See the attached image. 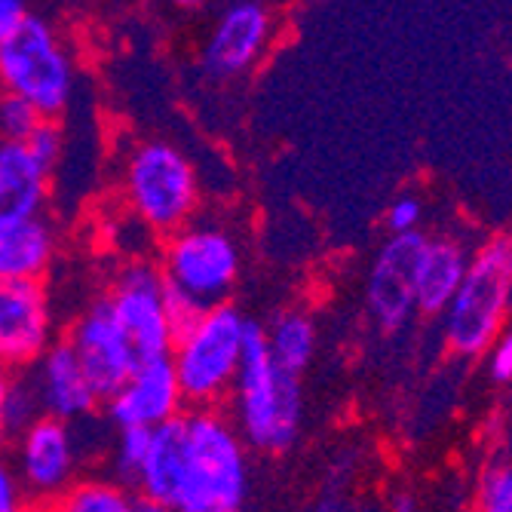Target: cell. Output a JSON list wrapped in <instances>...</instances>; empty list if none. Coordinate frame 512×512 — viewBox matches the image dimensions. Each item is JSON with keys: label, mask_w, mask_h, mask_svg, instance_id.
I'll return each instance as SVG.
<instances>
[{"label": "cell", "mask_w": 512, "mask_h": 512, "mask_svg": "<svg viewBox=\"0 0 512 512\" xmlns=\"http://www.w3.org/2000/svg\"><path fill=\"white\" fill-rule=\"evenodd\" d=\"M10 387H13V371L0 365V448L10 439V424H7V402H10Z\"/></svg>", "instance_id": "cell-30"}, {"label": "cell", "mask_w": 512, "mask_h": 512, "mask_svg": "<svg viewBox=\"0 0 512 512\" xmlns=\"http://www.w3.org/2000/svg\"><path fill=\"white\" fill-rule=\"evenodd\" d=\"M77 77V56L62 28L28 10L0 50V96H13L43 120L59 123L77 92Z\"/></svg>", "instance_id": "cell-5"}, {"label": "cell", "mask_w": 512, "mask_h": 512, "mask_svg": "<svg viewBox=\"0 0 512 512\" xmlns=\"http://www.w3.org/2000/svg\"><path fill=\"white\" fill-rule=\"evenodd\" d=\"M40 512H142V500L111 476H80Z\"/></svg>", "instance_id": "cell-20"}, {"label": "cell", "mask_w": 512, "mask_h": 512, "mask_svg": "<svg viewBox=\"0 0 512 512\" xmlns=\"http://www.w3.org/2000/svg\"><path fill=\"white\" fill-rule=\"evenodd\" d=\"M512 298V240L488 243L470 264L448 304L445 335L454 353L479 356L500 338Z\"/></svg>", "instance_id": "cell-7"}, {"label": "cell", "mask_w": 512, "mask_h": 512, "mask_svg": "<svg viewBox=\"0 0 512 512\" xmlns=\"http://www.w3.org/2000/svg\"><path fill=\"white\" fill-rule=\"evenodd\" d=\"M10 460L25 491L46 506L80 479L86 457L80 451L74 424L40 414L37 421L13 436Z\"/></svg>", "instance_id": "cell-10"}, {"label": "cell", "mask_w": 512, "mask_h": 512, "mask_svg": "<svg viewBox=\"0 0 512 512\" xmlns=\"http://www.w3.org/2000/svg\"><path fill=\"white\" fill-rule=\"evenodd\" d=\"M40 417V405L34 396V387L28 381V375H13V387H10V402H7V424H10V439L25 430L31 421Z\"/></svg>", "instance_id": "cell-24"}, {"label": "cell", "mask_w": 512, "mask_h": 512, "mask_svg": "<svg viewBox=\"0 0 512 512\" xmlns=\"http://www.w3.org/2000/svg\"><path fill=\"white\" fill-rule=\"evenodd\" d=\"M509 71H512V59H509Z\"/></svg>", "instance_id": "cell-34"}, {"label": "cell", "mask_w": 512, "mask_h": 512, "mask_svg": "<svg viewBox=\"0 0 512 512\" xmlns=\"http://www.w3.org/2000/svg\"><path fill=\"white\" fill-rule=\"evenodd\" d=\"M227 402L234 405L230 424L237 427L246 448L283 454L295 445L304 421V387L301 378L289 375L270 359L261 322L249 319L243 365Z\"/></svg>", "instance_id": "cell-3"}, {"label": "cell", "mask_w": 512, "mask_h": 512, "mask_svg": "<svg viewBox=\"0 0 512 512\" xmlns=\"http://www.w3.org/2000/svg\"><path fill=\"white\" fill-rule=\"evenodd\" d=\"M482 512H512V467H497L485 476Z\"/></svg>", "instance_id": "cell-26"}, {"label": "cell", "mask_w": 512, "mask_h": 512, "mask_svg": "<svg viewBox=\"0 0 512 512\" xmlns=\"http://www.w3.org/2000/svg\"><path fill=\"white\" fill-rule=\"evenodd\" d=\"M491 378L500 384L512 381V329L506 335H500V341L494 344L491 353Z\"/></svg>", "instance_id": "cell-28"}, {"label": "cell", "mask_w": 512, "mask_h": 512, "mask_svg": "<svg viewBox=\"0 0 512 512\" xmlns=\"http://www.w3.org/2000/svg\"><path fill=\"white\" fill-rule=\"evenodd\" d=\"M111 307L120 332L126 335L135 365L166 359L175 341V322L166 298V286L157 261L148 258H132L126 261L114 279L108 292L102 295Z\"/></svg>", "instance_id": "cell-8"}, {"label": "cell", "mask_w": 512, "mask_h": 512, "mask_svg": "<svg viewBox=\"0 0 512 512\" xmlns=\"http://www.w3.org/2000/svg\"><path fill=\"white\" fill-rule=\"evenodd\" d=\"M157 267L178 332L197 313L230 304V295L243 276L240 234L221 218L197 215L163 240Z\"/></svg>", "instance_id": "cell-2"}, {"label": "cell", "mask_w": 512, "mask_h": 512, "mask_svg": "<svg viewBox=\"0 0 512 512\" xmlns=\"http://www.w3.org/2000/svg\"><path fill=\"white\" fill-rule=\"evenodd\" d=\"M56 255H59V230L46 215L0 227V286L43 283V276L50 273Z\"/></svg>", "instance_id": "cell-16"}, {"label": "cell", "mask_w": 512, "mask_h": 512, "mask_svg": "<svg viewBox=\"0 0 512 512\" xmlns=\"http://www.w3.org/2000/svg\"><path fill=\"white\" fill-rule=\"evenodd\" d=\"M56 313L43 283L0 286V365L13 375L34 368L56 344Z\"/></svg>", "instance_id": "cell-11"}, {"label": "cell", "mask_w": 512, "mask_h": 512, "mask_svg": "<svg viewBox=\"0 0 512 512\" xmlns=\"http://www.w3.org/2000/svg\"><path fill=\"white\" fill-rule=\"evenodd\" d=\"M249 319L234 304L197 313L175 332L169 362L188 408H221L230 399L246 353Z\"/></svg>", "instance_id": "cell-4"}, {"label": "cell", "mask_w": 512, "mask_h": 512, "mask_svg": "<svg viewBox=\"0 0 512 512\" xmlns=\"http://www.w3.org/2000/svg\"><path fill=\"white\" fill-rule=\"evenodd\" d=\"M467 255L451 240H427L421 264H417V289H414V307L436 316L448 310L451 298L457 295L463 276H467Z\"/></svg>", "instance_id": "cell-18"}, {"label": "cell", "mask_w": 512, "mask_h": 512, "mask_svg": "<svg viewBox=\"0 0 512 512\" xmlns=\"http://www.w3.org/2000/svg\"><path fill=\"white\" fill-rule=\"evenodd\" d=\"M40 123H43V117L31 105L19 102L13 96H0V142L22 145V142H28V135Z\"/></svg>", "instance_id": "cell-22"}, {"label": "cell", "mask_w": 512, "mask_h": 512, "mask_svg": "<svg viewBox=\"0 0 512 512\" xmlns=\"http://www.w3.org/2000/svg\"><path fill=\"white\" fill-rule=\"evenodd\" d=\"M142 512H172V509H163V506H151V503H142Z\"/></svg>", "instance_id": "cell-33"}, {"label": "cell", "mask_w": 512, "mask_h": 512, "mask_svg": "<svg viewBox=\"0 0 512 512\" xmlns=\"http://www.w3.org/2000/svg\"><path fill=\"white\" fill-rule=\"evenodd\" d=\"M43 506L25 491L10 454L0 448V512H40Z\"/></svg>", "instance_id": "cell-25"}, {"label": "cell", "mask_w": 512, "mask_h": 512, "mask_svg": "<svg viewBox=\"0 0 512 512\" xmlns=\"http://www.w3.org/2000/svg\"><path fill=\"white\" fill-rule=\"evenodd\" d=\"M279 19L273 7L240 0L218 13L200 46V71L212 83H234L249 77L273 50Z\"/></svg>", "instance_id": "cell-9"}, {"label": "cell", "mask_w": 512, "mask_h": 512, "mask_svg": "<svg viewBox=\"0 0 512 512\" xmlns=\"http://www.w3.org/2000/svg\"><path fill=\"white\" fill-rule=\"evenodd\" d=\"M65 341L77 353L83 371L89 375L102 402L132 375V368H135L132 347L126 335L120 332V325L111 307L105 304V298H96L71 322Z\"/></svg>", "instance_id": "cell-14"}, {"label": "cell", "mask_w": 512, "mask_h": 512, "mask_svg": "<svg viewBox=\"0 0 512 512\" xmlns=\"http://www.w3.org/2000/svg\"><path fill=\"white\" fill-rule=\"evenodd\" d=\"M53 172H46L25 145L0 142V227L43 215Z\"/></svg>", "instance_id": "cell-17"}, {"label": "cell", "mask_w": 512, "mask_h": 512, "mask_svg": "<svg viewBox=\"0 0 512 512\" xmlns=\"http://www.w3.org/2000/svg\"><path fill=\"white\" fill-rule=\"evenodd\" d=\"M123 197L129 218L151 237H172L200 212V175L175 142L145 138L123 160Z\"/></svg>", "instance_id": "cell-6"}, {"label": "cell", "mask_w": 512, "mask_h": 512, "mask_svg": "<svg viewBox=\"0 0 512 512\" xmlns=\"http://www.w3.org/2000/svg\"><path fill=\"white\" fill-rule=\"evenodd\" d=\"M427 237L417 234L393 237L381 246L375 264L368 270L365 283V301L368 313L384 332H399L408 322L414 307V289H417V264H421Z\"/></svg>", "instance_id": "cell-13"}, {"label": "cell", "mask_w": 512, "mask_h": 512, "mask_svg": "<svg viewBox=\"0 0 512 512\" xmlns=\"http://www.w3.org/2000/svg\"><path fill=\"white\" fill-rule=\"evenodd\" d=\"M390 512H417V497L411 491H396L390 500Z\"/></svg>", "instance_id": "cell-31"}, {"label": "cell", "mask_w": 512, "mask_h": 512, "mask_svg": "<svg viewBox=\"0 0 512 512\" xmlns=\"http://www.w3.org/2000/svg\"><path fill=\"white\" fill-rule=\"evenodd\" d=\"M424 206L414 197H399L390 203L387 209V227L393 237H405V234H417V224H421Z\"/></svg>", "instance_id": "cell-27"}, {"label": "cell", "mask_w": 512, "mask_h": 512, "mask_svg": "<svg viewBox=\"0 0 512 512\" xmlns=\"http://www.w3.org/2000/svg\"><path fill=\"white\" fill-rule=\"evenodd\" d=\"M249 485V448L230 417L221 408H188L151 433L135 494L172 512H243Z\"/></svg>", "instance_id": "cell-1"}, {"label": "cell", "mask_w": 512, "mask_h": 512, "mask_svg": "<svg viewBox=\"0 0 512 512\" xmlns=\"http://www.w3.org/2000/svg\"><path fill=\"white\" fill-rule=\"evenodd\" d=\"M188 411L169 356L132 368V375L105 399V421L114 430H160Z\"/></svg>", "instance_id": "cell-12"}, {"label": "cell", "mask_w": 512, "mask_h": 512, "mask_svg": "<svg viewBox=\"0 0 512 512\" xmlns=\"http://www.w3.org/2000/svg\"><path fill=\"white\" fill-rule=\"evenodd\" d=\"M28 148V154L46 169V172H56V166L62 163V154H65V135H62V126L56 120H43L31 135L28 142H22Z\"/></svg>", "instance_id": "cell-23"}, {"label": "cell", "mask_w": 512, "mask_h": 512, "mask_svg": "<svg viewBox=\"0 0 512 512\" xmlns=\"http://www.w3.org/2000/svg\"><path fill=\"white\" fill-rule=\"evenodd\" d=\"M151 448V430H117L111 442V479L120 485H135L142 463Z\"/></svg>", "instance_id": "cell-21"}, {"label": "cell", "mask_w": 512, "mask_h": 512, "mask_svg": "<svg viewBox=\"0 0 512 512\" xmlns=\"http://www.w3.org/2000/svg\"><path fill=\"white\" fill-rule=\"evenodd\" d=\"M313 512H341V503L335 497H325V500H319V506Z\"/></svg>", "instance_id": "cell-32"}, {"label": "cell", "mask_w": 512, "mask_h": 512, "mask_svg": "<svg viewBox=\"0 0 512 512\" xmlns=\"http://www.w3.org/2000/svg\"><path fill=\"white\" fill-rule=\"evenodd\" d=\"M25 375L34 387L40 414L56 417V421L80 424L86 417L96 414L102 405L96 387H92L77 353L68 347L65 338H59L50 350H46L40 356V362L34 368H28Z\"/></svg>", "instance_id": "cell-15"}, {"label": "cell", "mask_w": 512, "mask_h": 512, "mask_svg": "<svg viewBox=\"0 0 512 512\" xmlns=\"http://www.w3.org/2000/svg\"><path fill=\"white\" fill-rule=\"evenodd\" d=\"M28 16V7L22 0H0V50L10 40V34L19 28V22Z\"/></svg>", "instance_id": "cell-29"}, {"label": "cell", "mask_w": 512, "mask_h": 512, "mask_svg": "<svg viewBox=\"0 0 512 512\" xmlns=\"http://www.w3.org/2000/svg\"><path fill=\"white\" fill-rule=\"evenodd\" d=\"M261 335L270 359L295 378L304 375L316 356V322L301 307L279 310L267 325H261Z\"/></svg>", "instance_id": "cell-19"}]
</instances>
